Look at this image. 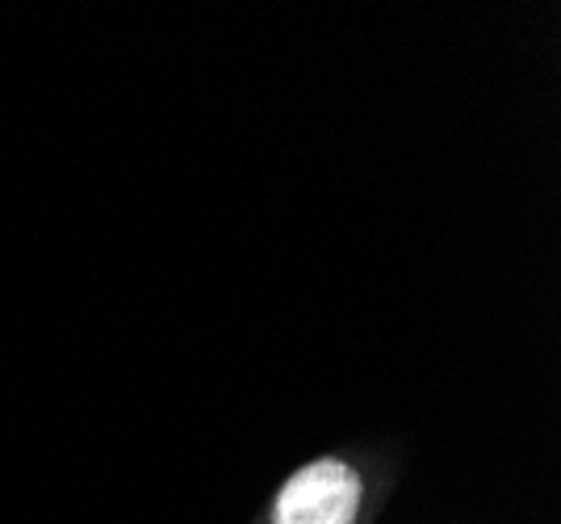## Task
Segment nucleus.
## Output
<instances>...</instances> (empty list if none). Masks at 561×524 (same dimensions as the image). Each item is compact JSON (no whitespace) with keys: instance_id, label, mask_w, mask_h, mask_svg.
<instances>
[{"instance_id":"nucleus-1","label":"nucleus","mask_w":561,"mask_h":524,"mask_svg":"<svg viewBox=\"0 0 561 524\" xmlns=\"http://www.w3.org/2000/svg\"><path fill=\"white\" fill-rule=\"evenodd\" d=\"M360 508V478L344 462H310L280 487L273 524H352Z\"/></svg>"}]
</instances>
